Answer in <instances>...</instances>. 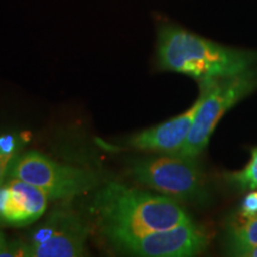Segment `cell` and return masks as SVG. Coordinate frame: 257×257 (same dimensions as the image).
<instances>
[{
    "mask_svg": "<svg viewBox=\"0 0 257 257\" xmlns=\"http://www.w3.org/2000/svg\"><path fill=\"white\" fill-rule=\"evenodd\" d=\"M130 175L138 184L176 201L206 204V179L197 160L178 154L148 155L134 160Z\"/></svg>",
    "mask_w": 257,
    "mask_h": 257,
    "instance_id": "obj_3",
    "label": "cell"
},
{
    "mask_svg": "<svg viewBox=\"0 0 257 257\" xmlns=\"http://www.w3.org/2000/svg\"><path fill=\"white\" fill-rule=\"evenodd\" d=\"M160 69L212 81L257 67V51L221 46L173 24H162L157 34Z\"/></svg>",
    "mask_w": 257,
    "mask_h": 257,
    "instance_id": "obj_2",
    "label": "cell"
},
{
    "mask_svg": "<svg viewBox=\"0 0 257 257\" xmlns=\"http://www.w3.org/2000/svg\"><path fill=\"white\" fill-rule=\"evenodd\" d=\"M17 256L16 253V242H11L6 238L3 232H0V257Z\"/></svg>",
    "mask_w": 257,
    "mask_h": 257,
    "instance_id": "obj_14",
    "label": "cell"
},
{
    "mask_svg": "<svg viewBox=\"0 0 257 257\" xmlns=\"http://www.w3.org/2000/svg\"><path fill=\"white\" fill-rule=\"evenodd\" d=\"M257 214V191L249 193L245 198L243 199L242 205H240V216L242 217H251Z\"/></svg>",
    "mask_w": 257,
    "mask_h": 257,
    "instance_id": "obj_13",
    "label": "cell"
},
{
    "mask_svg": "<svg viewBox=\"0 0 257 257\" xmlns=\"http://www.w3.org/2000/svg\"><path fill=\"white\" fill-rule=\"evenodd\" d=\"M232 256H239V257H257V245L249 246V248L240 249L236 251Z\"/></svg>",
    "mask_w": 257,
    "mask_h": 257,
    "instance_id": "obj_15",
    "label": "cell"
},
{
    "mask_svg": "<svg viewBox=\"0 0 257 257\" xmlns=\"http://www.w3.org/2000/svg\"><path fill=\"white\" fill-rule=\"evenodd\" d=\"M92 211L108 240L170 229L191 220L174 199L119 182H110L95 193Z\"/></svg>",
    "mask_w": 257,
    "mask_h": 257,
    "instance_id": "obj_1",
    "label": "cell"
},
{
    "mask_svg": "<svg viewBox=\"0 0 257 257\" xmlns=\"http://www.w3.org/2000/svg\"><path fill=\"white\" fill-rule=\"evenodd\" d=\"M8 178H17L36 186L46 193L49 200L86 194L99 185L98 176L92 170L60 163L36 150L19 154Z\"/></svg>",
    "mask_w": 257,
    "mask_h": 257,
    "instance_id": "obj_5",
    "label": "cell"
},
{
    "mask_svg": "<svg viewBox=\"0 0 257 257\" xmlns=\"http://www.w3.org/2000/svg\"><path fill=\"white\" fill-rule=\"evenodd\" d=\"M24 141L16 134H0V186L8 178L12 163L22 153Z\"/></svg>",
    "mask_w": 257,
    "mask_h": 257,
    "instance_id": "obj_11",
    "label": "cell"
},
{
    "mask_svg": "<svg viewBox=\"0 0 257 257\" xmlns=\"http://www.w3.org/2000/svg\"><path fill=\"white\" fill-rule=\"evenodd\" d=\"M49 198L36 186L17 178H6L0 186V225L27 226L47 210Z\"/></svg>",
    "mask_w": 257,
    "mask_h": 257,
    "instance_id": "obj_8",
    "label": "cell"
},
{
    "mask_svg": "<svg viewBox=\"0 0 257 257\" xmlns=\"http://www.w3.org/2000/svg\"><path fill=\"white\" fill-rule=\"evenodd\" d=\"M226 252L232 256L240 249L257 245V214L245 217L243 223L232 224L226 231Z\"/></svg>",
    "mask_w": 257,
    "mask_h": 257,
    "instance_id": "obj_10",
    "label": "cell"
},
{
    "mask_svg": "<svg viewBox=\"0 0 257 257\" xmlns=\"http://www.w3.org/2000/svg\"><path fill=\"white\" fill-rule=\"evenodd\" d=\"M201 95L191 107L165 123L133 135L125 141L123 149L156 154H176L187 140L194 121Z\"/></svg>",
    "mask_w": 257,
    "mask_h": 257,
    "instance_id": "obj_9",
    "label": "cell"
},
{
    "mask_svg": "<svg viewBox=\"0 0 257 257\" xmlns=\"http://www.w3.org/2000/svg\"><path fill=\"white\" fill-rule=\"evenodd\" d=\"M119 251L142 257H191L205 251L210 234L193 220L170 229L110 240Z\"/></svg>",
    "mask_w": 257,
    "mask_h": 257,
    "instance_id": "obj_7",
    "label": "cell"
},
{
    "mask_svg": "<svg viewBox=\"0 0 257 257\" xmlns=\"http://www.w3.org/2000/svg\"><path fill=\"white\" fill-rule=\"evenodd\" d=\"M230 184L243 191H255L257 189V148L251 150V157L248 165L242 170L226 175Z\"/></svg>",
    "mask_w": 257,
    "mask_h": 257,
    "instance_id": "obj_12",
    "label": "cell"
},
{
    "mask_svg": "<svg viewBox=\"0 0 257 257\" xmlns=\"http://www.w3.org/2000/svg\"><path fill=\"white\" fill-rule=\"evenodd\" d=\"M201 101L187 140L178 155L197 157L206 149L214 128L230 108L257 89V67L236 75L199 83Z\"/></svg>",
    "mask_w": 257,
    "mask_h": 257,
    "instance_id": "obj_4",
    "label": "cell"
},
{
    "mask_svg": "<svg viewBox=\"0 0 257 257\" xmlns=\"http://www.w3.org/2000/svg\"><path fill=\"white\" fill-rule=\"evenodd\" d=\"M88 233L89 229L81 216L69 211H55L27 242H16V253L25 257L86 256Z\"/></svg>",
    "mask_w": 257,
    "mask_h": 257,
    "instance_id": "obj_6",
    "label": "cell"
}]
</instances>
